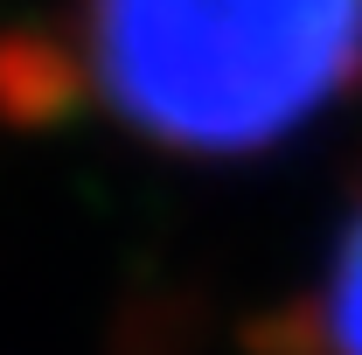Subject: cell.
<instances>
[{
	"label": "cell",
	"instance_id": "6da1fadb",
	"mask_svg": "<svg viewBox=\"0 0 362 355\" xmlns=\"http://www.w3.org/2000/svg\"><path fill=\"white\" fill-rule=\"evenodd\" d=\"M105 98L168 146L293 133L362 63V0H90Z\"/></svg>",
	"mask_w": 362,
	"mask_h": 355
},
{
	"label": "cell",
	"instance_id": "7a4b0ae2",
	"mask_svg": "<svg viewBox=\"0 0 362 355\" xmlns=\"http://www.w3.org/2000/svg\"><path fill=\"white\" fill-rule=\"evenodd\" d=\"M327 342H334V355H362V209L327 272Z\"/></svg>",
	"mask_w": 362,
	"mask_h": 355
}]
</instances>
